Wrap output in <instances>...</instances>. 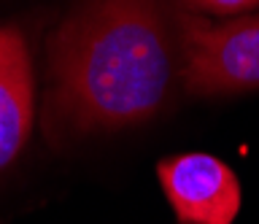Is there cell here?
Listing matches in <instances>:
<instances>
[{
    "mask_svg": "<svg viewBox=\"0 0 259 224\" xmlns=\"http://www.w3.org/2000/svg\"><path fill=\"white\" fill-rule=\"evenodd\" d=\"M173 22L189 95L210 98L259 86V14L213 25L189 9H176Z\"/></svg>",
    "mask_w": 259,
    "mask_h": 224,
    "instance_id": "cell-2",
    "label": "cell"
},
{
    "mask_svg": "<svg viewBox=\"0 0 259 224\" xmlns=\"http://www.w3.org/2000/svg\"><path fill=\"white\" fill-rule=\"evenodd\" d=\"M181 78L173 11L162 0H84L49 43L52 135L151 119Z\"/></svg>",
    "mask_w": 259,
    "mask_h": 224,
    "instance_id": "cell-1",
    "label": "cell"
},
{
    "mask_svg": "<svg viewBox=\"0 0 259 224\" xmlns=\"http://www.w3.org/2000/svg\"><path fill=\"white\" fill-rule=\"evenodd\" d=\"M32 124V68L19 30L0 27V170L22 151Z\"/></svg>",
    "mask_w": 259,
    "mask_h": 224,
    "instance_id": "cell-4",
    "label": "cell"
},
{
    "mask_svg": "<svg viewBox=\"0 0 259 224\" xmlns=\"http://www.w3.org/2000/svg\"><path fill=\"white\" fill-rule=\"evenodd\" d=\"M186 6L200 11H213V14H240L259 9V0H184Z\"/></svg>",
    "mask_w": 259,
    "mask_h": 224,
    "instance_id": "cell-5",
    "label": "cell"
},
{
    "mask_svg": "<svg viewBox=\"0 0 259 224\" xmlns=\"http://www.w3.org/2000/svg\"><path fill=\"white\" fill-rule=\"evenodd\" d=\"M159 184L178 224H232L240 211V184L222 159L181 154L162 159Z\"/></svg>",
    "mask_w": 259,
    "mask_h": 224,
    "instance_id": "cell-3",
    "label": "cell"
}]
</instances>
